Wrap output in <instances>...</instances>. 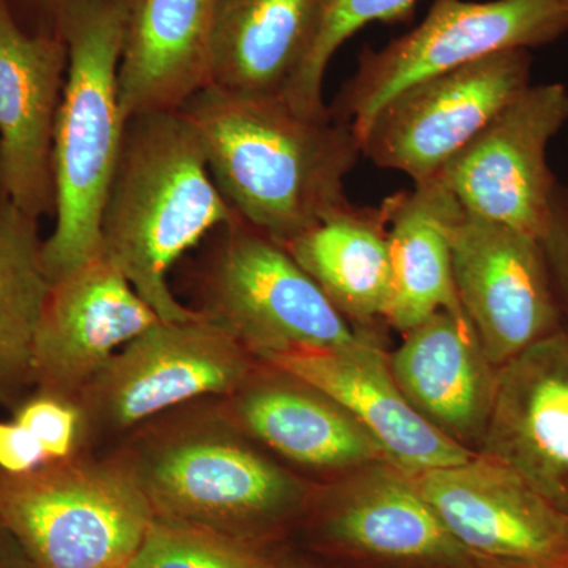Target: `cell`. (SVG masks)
Masks as SVG:
<instances>
[{
    "mask_svg": "<svg viewBox=\"0 0 568 568\" xmlns=\"http://www.w3.org/2000/svg\"><path fill=\"white\" fill-rule=\"evenodd\" d=\"M11 413L39 440L48 462L81 454V414L73 399L32 390Z\"/></svg>",
    "mask_w": 568,
    "mask_h": 568,
    "instance_id": "cell-27",
    "label": "cell"
},
{
    "mask_svg": "<svg viewBox=\"0 0 568 568\" xmlns=\"http://www.w3.org/2000/svg\"><path fill=\"white\" fill-rule=\"evenodd\" d=\"M530 70L529 50H508L418 82L377 112L362 156L413 183L433 181L529 88Z\"/></svg>",
    "mask_w": 568,
    "mask_h": 568,
    "instance_id": "cell-9",
    "label": "cell"
},
{
    "mask_svg": "<svg viewBox=\"0 0 568 568\" xmlns=\"http://www.w3.org/2000/svg\"><path fill=\"white\" fill-rule=\"evenodd\" d=\"M477 568H568V552L555 558L529 560L477 559Z\"/></svg>",
    "mask_w": 568,
    "mask_h": 568,
    "instance_id": "cell-30",
    "label": "cell"
},
{
    "mask_svg": "<svg viewBox=\"0 0 568 568\" xmlns=\"http://www.w3.org/2000/svg\"><path fill=\"white\" fill-rule=\"evenodd\" d=\"M261 362L334 398L376 440L387 462L410 476L459 465L476 455L410 406L392 376L388 355L375 339L336 349L286 351Z\"/></svg>",
    "mask_w": 568,
    "mask_h": 568,
    "instance_id": "cell-17",
    "label": "cell"
},
{
    "mask_svg": "<svg viewBox=\"0 0 568 568\" xmlns=\"http://www.w3.org/2000/svg\"><path fill=\"white\" fill-rule=\"evenodd\" d=\"M448 235L459 304L493 366L499 369L562 324L540 239L463 207Z\"/></svg>",
    "mask_w": 568,
    "mask_h": 568,
    "instance_id": "cell-11",
    "label": "cell"
},
{
    "mask_svg": "<svg viewBox=\"0 0 568 568\" xmlns=\"http://www.w3.org/2000/svg\"><path fill=\"white\" fill-rule=\"evenodd\" d=\"M560 304L568 310V190L556 192L555 209L547 235L541 239ZM562 305V308H564Z\"/></svg>",
    "mask_w": 568,
    "mask_h": 568,
    "instance_id": "cell-28",
    "label": "cell"
},
{
    "mask_svg": "<svg viewBox=\"0 0 568 568\" xmlns=\"http://www.w3.org/2000/svg\"><path fill=\"white\" fill-rule=\"evenodd\" d=\"M560 2H562V6L568 10V0H560Z\"/></svg>",
    "mask_w": 568,
    "mask_h": 568,
    "instance_id": "cell-33",
    "label": "cell"
},
{
    "mask_svg": "<svg viewBox=\"0 0 568 568\" xmlns=\"http://www.w3.org/2000/svg\"><path fill=\"white\" fill-rule=\"evenodd\" d=\"M159 321L99 254L51 284L33 346V390L77 402L112 355Z\"/></svg>",
    "mask_w": 568,
    "mask_h": 568,
    "instance_id": "cell-13",
    "label": "cell"
},
{
    "mask_svg": "<svg viewBox=\"0 0 568 568\" xmlns=\"http://www.w3.org/2000/svg\"><path fill=\"white\" fill-rule=\"evenodd\" d=\"M203 144L224 200L284 245L347 200L362 156L353 130L295 110L283 97L209 84L181 110Z\"/></svg>",
    "mask_w": 568,
    "mask_h": 568,
    "instance_id": "cell-1",
    "label": "cell"
},
{
    "mask_svg": "<svg viewBox=\"0 0 568 568\" xmlns=\"http://www.w3.org/2000/svg\"><path fill=\"white\" fill-rule=\"evenodd\" d=\"M312 511L325 548L375 568H477L426 503L416 477L388 462L316 491Z\"/></svg>",
    "mask_w": 568,
    "mask_h": 568,
    "instance_id": "cell-12",
    "label": "cell"
},
{
    "mask_svg": "<svg viewBox=\"0 0 568 568\" xmlns=\"http://www.w3.org/2000/svg\"><path fill=\"white\" fill-rule=\"evenodd\" d=\"M392 376L410 406L448 439L478 454L497 387V372L467 317L437 312L406 332L388 355Z\"/></svg>",
    "mask_w": 568,
    "mask_h": 568,
    "instance_id": "cell-19",
    "label": "cell"
},
{
    "mask_svg": "<svg viewBox=\"0 0 568 568\" xmlns=\"http://www.w3.org/2000/svg\"><path fill=\"white\" fill-rule=\"evenodd\" d=\"M416 3L417 0H331L312 55L284 100L306 115H331V108L324 103L323 85L335 52L372 22L406 21Z\"/></svg>",
    "mask_w": 568,
    "mask_h": 568,
    "instance_id": "cell-26",
    "label": "cell"
},
{
    "mask_svg": "<svg viewBox=\"0 0 568 568\" xmlns=\"http://www.w3.org/2000/svg\"><path fill=\"white\" fill-rule=\"evenodd\" d=\"M283 246L355 328L387 320L392 267L379 207L345 200Z\"/></svg>",
    "mask_w": 568,
    "mask_h": 568,
    "instance_id": "cell-23",
    "label": "cell"
},
{
    "mask_svg": "<svg viewBox=\"0 0 568 568\" xmlns=\"http://www.w3.org/2000/svg\"><path fill=\"white\" fill-rule=\"evenodd\" d=\"M62 2H63V0H62Z\"/></svg>",
    "mask_w": 568,
    "mask_h": 568,
    "instance_id": "cell-34",
    "label": "cell"
},
{
    "mask_svg": "<svg viewBox=\"0 0 568 568\" xmlns=\"http://www.w3.org/2000/svg\"><path fill=\"white\" fill-rule=\"evenodd\" d=\"M257 364L203 315L183 323L159 321L112 355L78 395L81 452L111 450L168 410L230 395Z\"/></svg>",
    "mask_w": 568,
    "mask_h": 568,
    "instance_id": "cell-7",
    "label": "cell"
},
{
    "mask_svg": "<svg viewBox=\"0 0 568 568\" xmlns=\"http://www.w3.org/2000/svg\"><path fill=\"white\" fill-rule=\"evenodd\" d=\"M106 454L130 474L155 517L257 545L304 515L316 493L231 424L215 398L145 422Z\"/></svg>",
    "mask_w": 568,
    "mask_h": 568,
    "instance_id": "cell-2",
    "label": "cell"
},
{
    "mask_svg": "<svg viewBox=\"0 0 568 568\" xmlns=\"http://www.w3.org/2000/svg\"><path fill=\"white\" fill-rule=\"evenodd\" d=\"M274 564L253 541L155 517L126 568H272Z\"/></svg>",
    "mask_w": 568,
    "mask_h": 568,
    "instance_id": "cell-25",
    "label": "cell"
},
{
    "mask_svg": "<svg viewBox=\"0 0 568 568\" xmlns=\"http://www.w3.org/2000/svg\"><path fill=\"white\" fill-rule=\"evenodd\" d=\"M272 568H305V567H298V566H290V564H274V567Z\"/></svg>",
    "mask_w": 568,
    "mask_h": 568,
    "instance_id": "cell-32",
    "label": "cell"
},
{
    "mask_svg": "<svg viewBox=\"0 0 568 568\" xmlns=\"http://www.w3.org/2000/svg\"><path fill=\"white\" fill-rule=\"evenodd\" d=\"M0 568H32L13 538L0 528Z\"/></svg>",
    "mask_w": 568,
    "mask_h": 568,
    "instance_id": "cell-31",
    "label": "cell"
},
{
    "mask_svg": "<svg viewBox=\"0 0 568 568\" xmlns=\"http://www.w3.org/2000/svg\"><path fill=\"white\" fill-rule=\"evenodd\" d=\"M237 216L213 181L196 130L181 111L126 119L104 197L102 253L160 320L201 317L175 298L168 276L183 254Z\"/></svg>",
    "mask_w": 568,
    "mask_h": 568,
    "instance_id": "cell-3",
    "label": "cell"
},
{
    "mask_svg": "<svg viewBox=\"0 0 568 568\" xmlns=\"http://www.w3.org/2000/svg\"><path fill=\"white\" fill-rule=\"evenodd\" d=\"M39 219L0 190V407L33 390V346L50 294Z\"/></svg>",
    "mask_w": 568,
    "mask_h": 568,
    "instance_id": "cell-24",
    "label": "cell"
},
{
    "mask_svg": "<svg viewBox=\"0 0 568 568\" xmlns=\"http://www.w3.org/2000/svg\"><path fill=\"white\" fill-rule=\"evenodd\" d=\"M567 123V85L530 84L436 179L463 211L541 241L558 192L548 148Z\"/></svg>",
    "mask_w": 568,
    "mask_h": 568,
    "instance_id": "cell-10",
    "label": "cell"
},
{
    "mask_svg": "<svg viewBox=\"0 0 568 568\" xmlns=\"http://www.w3.org/2000/svg\"><path fill=\"white\" fill-rule=\"evenodd\" d=\"M392 267L387 324L406 334L437 312L465 316L455 287L448 226L462 205L437 179L413 183L379 205Z\"/></svg>",
    "mask_w": 568,
    "mask_h": 568,
    "instance_id": "cell-22",
    "label": "cell"
},
{
    "mask_svg": "<svg viewBox=\"0 0 568 568\" xmlns=\"http://www.w3.org/2000/svg\"><path fill=\"white\" fill-rule=\"evenodd\" d=\"M478 454L514 469L568 517V321L500 366Z\"/></svg>",
    "mask_w": 568,
    "mask_h": 568,
    "instance_id": "cell-16",
    "label": "cell"
},
{
    "mask_svg": "<svg viewBox=\"0 0 568 568\" xmlns=\"http://www.w3.org/2000/svg\"><path fill=\"white\" fill-rule=\"evenodd\" d=\"M155 511L111 455L0 469V528L32 568H125Z\"/></svg>",
    "mask_w": 568,
    "mask_h": 568,
    "instance_id": "cell-5",
    "label": "cell"
},
{
    "mask_svg": "<svg viewBox=\"0 0 568 568\" xmlns=\"http://www.w3.org/2000/svg\"><path fill=\"white\" fill-rule=\"evenodd\" d=\"M67 67L61 32H26L0 0V190L39 220L54 213L52 141Z\"/></svg>",
    "mask_w": 568,
    "mask_h": 568,
    "instance_id": "cell-14",
    "label": "cell"
},
{
    "mask_svg": "<svg viewBox=\"0 0 568 568\" xmlns=\"http://www.w3.org/2000/svg\"><path fill=\"white\" fill-rule=\"evenodd\" d=\"M414 477L426 503L474 558L529 560L568 552L567 515L488 455Z\"/></svg>",
    "mask_w": 568,
    "mask_h": 568,
    "instance_id": "cell-15",
    "label": "cell"
},
{
    "mask_svg": "<svg viewBox=\"0 0 568 568\" xmlns=\"http://www.w3.org/2000/svg\"><path fill=\"white\" fill-rule=\"evenodd\" d=\"M331 0H219L212 84L286 97L304 71Z\"/></svg>",
    "mask_w": 568,
    "mask_h": 568,
    "instance_id": "cell-21",
    "label": "cell"
},
{
    "mask_svg": "<svg viewBox=\"0 0 568 568\" xmlns=\"http://www.w3.org/2000/svg\"><path fill=\"white\" fill-rule=\"evenodd\" d=\"M126 568V567H125Z\"/></svg>",
    "mask_w": 568,
    "mask_h": 568,
    "instance_id": "cell-35",
    "label": "cell"
},
{
    "mask_svg": "<svg viewBox=\"0 0 568 568\" xmlns=\"http://www.w3.org/2000/svg\"><path fill=\"white\" fill-rule=\"evenodd\" d=\"M126 0H63L69 50L52 141L54 227L44 239L51 284L102 254L100 222L125 132L119 93Z\"/></svg>",
    "mask_w": 568,
    "mask_h": 568,
    "instance_id": "cell-4",
    "label": "cell"
},
{
    "mask_svg": "<svg viewBox=\"0 0 568 568\" xmlns=\"http://www.w3.org/2000/svg\"><path fill=\"white\" fill-rule=\"evenodd\" d=\"M219 0H126L119 93L125 118L178 111L212 84Z\"/></svg>",
    "mask_w": 568,
    "mask_h": 568,
    "instance_id": "cell-20",
    "label": "cell"
},
{
    "mask_svg": "<svg viewBox=\"0 0 568 568\" xmlns=\"http://www.w3.org/2000/svg\"><path fill=\"white\" fill-rule=\"evenodd\" d=\"M48 462L47 454L17 420H0V469L10 474L29 473Z\"/></svg>",
    "mask_w": 568,
    "mask_h": 568,
    "instance_id": "cell-29",
    "label": "cell"
},
{
    "mask_svg": "<svg viewBox=\"0 0 568 568\" xmlns=\"http://www.w3.org/2000/svg\"><path fill=\"white\" fill-rule=\"evenodd\" d=\"M567 31L560 0H435L413 31L379 50L364 48L328 106L332 118L362 142L377 112L418 82L496 52L551 43Z\"/></svg>",
    "mask_w": 568,
    "mask_h": 568,
    "instance_id": "cell-8",
    "label": "cell"
},
{
    "mask_svg": "<svg viewBox=\"0 0 568 568\" xmlns=\"http://www.w3.org/2000/svg\"><path fill=\"white\" fill-rule=\"evenodd\" d=\"M215 403L254 443L304 469L343 477L387 462L376 440L345 407L312 384L264 362Z\"/></svg>",
    "mask_w": 568,
    "mask_h": 568,
    "instance_id": "cell-18",
    "label": "cell"
},
{
    "mask_svg": "<svg viewBox=\"0 0 568 568\" xmlns=\"http://www.w3.org/2000/svg\"><path fill=\"white\" fill-rule=\"evenodd\" d=\"M197 312L257 361L336 349L369 338L355 328L280 242L241 216L213 233Z\"/></svg>",
    "mask_w": 568,
    "mask_h": 568,
    "instance_id": "cell-6",
    "label": "cell"
}]
</instances>
